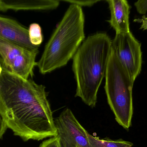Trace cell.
I'll return each mask as SVG.
<instances>
[{
	"instance_id": "cell-8",
	"label": "cell",
	"mask_w": 147,
	"mask_h": 147,
	"mask_svg": "<svg viewBox=\"0 0 147 147\" xmlns=\"http://www.w3.org/2000/svg\"><path fill=\"white\" fill-rule=\"evenodd\" d=\"M0 39L32 50H38V47L31 44L28 29L16 21L0 16Z\"/></svg>"
},
{
	"instance_id": "cell-14",
	"label": "cell",
	"mask_w": 147,
	"mask_h": 147,
	"mask_svg": "<svg viewBox=\"0 0 147 147\" xmlns=\"http://www.w3.org/2000/svg\"><path fill=\"white\" fill-rule=\"evenodd\" d=\"M39 147H62L57 135L43 142Z\"/></svg>"
},
{
	"instance_id": "cell-12",
	"label": "cell",
	"mask_w": 147,
	"mask_h": 147,
	"mask_svg": "<svg viewBox=\"0 0 147 147\" xmlns=\"http://www.w3.org/2000/svg\"><path fill=\"white\" fill-rule=\"evenodd\" d=\"M28 31L29 40L31 44L39 47L43 41L41 27L38 23H32L29 26Z\"/></svg>"
},
{
	"instance_id": "cell-1",
	"label": "cell",
	"mask_w": 147,
	"mask_h": 147,
	"mask_svg": "<svg viewBox=\"0 0 147 147\" xmlns=\"http://www.w3.org/2000/svg\"><path fill=\"white\" fill-rule=\"evenodd\" d=\"M45 87L25 79L0 64V115L7 128L23 140L57 136Z\"/></svg>"
},
{
	"instance_id": "cell-3",
	"label": "cell",
	"mask_w": 147,
	"mask_h": 147,
	"mask_svg": "<svg viewBox=\"0 0 147 147\" xmlns=\"http://www.w3.org/2000/svg\"><path fill=\"white\" fill-rule=\"evenodd\" d=\"M84 23L82 7L71 4L37 62L40 73H50L73 58L85 39Z\"/></svg>"
},
{
	"instance_id": "cell-2",
	"label": "cell",
	"mask_w": 147,
	"mask_h": 147,
	"mask_svg": "<svg viewBox=\"0 0 147 147\" xmlns=\"http://www.w3.org/2000/svg\"><path fill=\"white\" fill-rule=\"evenodd\" d=\"M112 48V40L104 33L88 36L73 58L76 83L75 97L90 107L96 106L99 87L104 78Z\"/></svg>"
},
{
	"instance_id": "cell-10",
	"label": "cell",
	"mask_w": 147,
	"mask_h": 147,
	"mask_svg": "<svg viewBox=\"0 0 147 147\" xmlns=\"http://www.w3.org/2000/svg\"><path fill=\"white\" fill-rule=\"evenodd\" d=\"M59 2L57 0H0V11L51 10L57 8Z\"/></svg>"
},
{
	"instance_id": "cell-5",
	"label": "cell",
	"mask_w": 147,
	"mask_h": 147,
	"mask_svg": "<svg viewBox=\"0 0 147 147\" xmlns=\"http://www.w3.org/2000/svg\"><path fill=\"white\" fill-rule=\"evenodd\" d=\"M38 52V50H30L0 39V56L5 67L24 79L33 76Z\"/></svg>"
},
{
	"instance_id": "cell-17",
	"label": "cell",
	"mask_w": 147,
	"mask_h": 147,
	"mask_svg": "<svg viewBox=\"0 0 147 147\" xmlns=\"http://www.w3.org/2000/svg\"><path fill=\"white\" fill-rule=\"evenodd\" d=\"M134 21L141 22L142 24L141 26V28L143 29V30H147V17L146 16H143L141 19H136Z\"/></svg>"
},
{
	"instance_id": "cell-15",
	"label": "cell",
	"mask_w": 147,
	"mask_h": 147,
	"mask_svg": "<svg viewBox=\"0 0 147 147\" xmlns=\"http://www.w3.org/2000/svg\"><path fill=\"white\" fill-rule=\"evenodd\" d=\"M135 6L139 14L145 15L147 12V0H140L135 3Z\"/></svg>"
},
{
	"instance_id": "cell-6",
	"label": "cell",
	"mask_w": 147,
	"mask_h": 147,
	"mask_svg": "<svg viewBox=\"0 0 147 147\" xmlns=\"http://www.w3.org/2000/svg\"><path fill=\"white\" fill-rule=\"evenodd\" d=\"M112 48L120 62L135 82L141 71V45L131 32L116 34L112 40Z\"/></svg>"
},
{
	"instance_id": "cell-18",
	"label": "cell",
	"mask_w": 147,
	"mask_h": 147,
	"mask_svg": "<svg viewBox=\"0 0 147 147\" xmlns=\"http://www.w3.org/2000/svg\"><path fill=\"white\" fill-rule=\"evenodd\" d=\"M0 63H3V61L2 59L1 58V56H0Z\"/></svg>"
},
{
	"instance_id": "cell-7",
	"label": "cell",
	"mask_w": 147,
	"mask_h": 147,
	"mask_svg": "<svg viewBox=\"0 0 147 147\" xmlns=\"http://www.w3.org/2000/svg\"><path fill=\"white\" fill-rule=\"evenodd\" d=\"M57 136L62 147H90L89 133L66 108L55 120Z\"/></svg>"
},
{
	"instance_id": "cell-4",
	"label": "cell",
	"mask_w": 147,
	"mask_h": 147,
	"mask_svg": "<svg viewBox=\"0 0 147 147\" xmlns=\"http://www.w3.org/2000/svg\"><path fill=\"white\" fill-rule=\"evenodd\" d=\"M105 89L108 103L117 123L126 129L132 124L134 82L111 48L105 77Z\"/></svg>"
},
{
	"instance_id": "cell-9",
	"label": "cell",
	"mask_w": 147,
	"mask_h": 147,
	"mask_svg": "<svg viewBox=\"0 0 147 147\" xmlns=\"http://www.w3.org/2000/svg\"><path fill=\"white\" fill-rule=\"evenodd\" d=\"M110 10L111 17L108 21L116 34L130 32L129 17L130 7L126 0L107 1Z\"/></svg>"
},
{
	"instance_id": "cell-16",
	"label": "cell",
	"mask_w": 147,
	"mask_h": 147,
	"mask_svg": "<svg viewBox=\"0 0 147 147\" xmlns=\"http://www.w3.org/2000/svg\"><path fill=\"white\" fill-rule=\"evenodd\" d=\"M7 128V126L0 115V140L3 136Z\"/></svg>"
},
{
	"instance_id": "cell-11",
	"label": "cell",
	"mask_w": 147,
	"mask_h": 147,
	"mask_svg": "<svg viewBox=\"0 0 147 147\" xmlns=\"http://www.w3.org/2000/svg\"><path fill=\"white\" fill-rule=\"evenodd\" d=\"M88 139L90 147H134L132 142L122 140H112L100 139L89 134Z\"/></svg>"
},
{
	"instance_id": "cell-13",
	"label": "cell",
	"mask_w": 147,
	"mask_h": 147,
	"mask_svg": "<svg viewBox=\"0 0 147 147\" xmlns=\"http://www.w3.org/2000/svg\"><path fill=\"white\" fill-rule=\"evenodd\" d=\"M63 1L65 2H68L69 3H71V4H75V5H78V6H79V7H91V6H92V5L95 4V3H97L98 2L100 1H98V0H94V1H92V0H90V1H85V0H77V1H75V0H65V1Z\"/></svg>"
}]
</instances>
